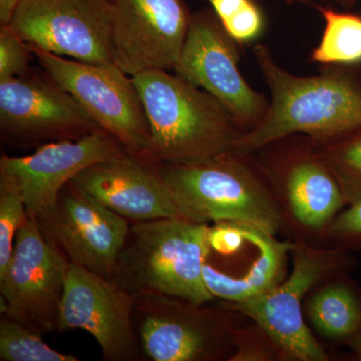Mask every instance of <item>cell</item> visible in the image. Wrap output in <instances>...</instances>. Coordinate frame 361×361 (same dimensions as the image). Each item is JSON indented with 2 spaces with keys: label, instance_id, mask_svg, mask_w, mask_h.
<instances>
[{
  "label": "cell",
  "instance_id": "17",
  "mask_svg": "<svg viewBox=\"0 0 361 361\" xmlns=\"http://www.w3.org/2000/svg\"><path fill=\"white\" fill-rule=\"evenodd\" d=\"M194 303L168 296L139 297L134 322L142 355L154 361L205 360L212 353V329Z\"/></svg>",
  "mask_w": 361,
  "mask_h": 361
},
{
  "label": "cell",
  "instance_id": "2",
  "mask_svg": "<svg viewBox=\"0 0 361 361\" xmlns=\"http://www.w3.org/2000/svg\"><path fill=\"white\" fill-rule=\"evenodd\" d=\"M133 80L151 130L149 163L206 160L234 151L245 134L215 97L176 73L152 68Z\"/></svg>",
  "mask_w": 361,
  "mask_h": 361
},
{
  "label": "cell",
  "instance_id": "15",
  "mask_svg": "<svg viewBox=\"0 0 361 361\" xmlns=\"http://www.w3.org/2000/svg\"><path fill=\"white\" fill-rule=\"evenodd\" d=\"M70 183L133 222L180 218L157 164L129 152L92 164Z\"/></svg>",
  "mask_w": 361,
  "mask_h": 361
},
{
  "label": "cell",
  "instance_id": "16",
  "mask_svg": "<svg viewBox=\"0 0 361 361\" xmlns=\"http://www.w3.org/2000/svg\"><path fill=\"white\" fill-rule=\"evenodd\" d=\"M326 270L317 254L299 252L290 276L283 283L247 300L234 304L235 310L257 322L272 341L299 360L323 361L326 353L303 320L301 300Z\"/></svg>",
  "mask_w": 361,
  "mask_h": 361
},
{
  "label": "cell",
  "instance_id": "24",
  "mask_svg": "<svg viewBox=\"0 0 361 361\" xmlns=\"http://www.w3.org/2000/svg\"><path fill=\"white\" fill-rule=\"evenodd\" d=\"M35 58L30 44L11 25L0 26V80L25 75Z\"/></svg>",
  "mask_w": 361,
  "mask_h": 361
},
{
  "label": "cell",
  "instance_id": "8",
  "mask_svg": "<svg viewBox=\"0 0 361 361\" xmlns=\"http://www.w3.org/2000/svg\"><path fill=\"white\" fill-rule=\"evenodd\" d=\"M70 261L28 217L16 234L11 262L0 277L1 313L45 336L59 331Z\"/></svg>",
  "mask_w": 361,
  "mask_h": 361
},
{
  "label": "cell",
  "instance_id": "23",
  "mask_svg": "<svg viewBox=\"0 0 361 361\" xmlns=\"http://www.w3.org/2000/svg\"><path fill=\"white\" fill-rule=\"evenodd\" d=\"M27 218L20 195L11 183L0 178V277L6 272L16 234Z\"/></svg>",
  "mask_w": 361,
  "mask_h": 361
},
{
  "label": "cell",
  "instance_id": "20",
  "mask_svg": "<svg viewBox=\"0 0 361 361\" xmlns=\"http://www.w3.org/2000/svg\"><path fill=\"white\" fill-rule=\"evenodd\" d=\"M308 313L315 329L329 338H345L361 330L360 299L343 284L330 285L318 292Z\"/></svg>",
  "mask_w": 361,
  "mask_h": 361
},
{
  "label": "cell",
  "instance_id": "30",
  "mask_svg": "<svg viewBox=\"0 0 361 361\" xmlns=\"http://www.w3.org/2000/svg\"><path fill=\"white\" fill-rule=\"evenodd\" d=\"M355 2H356V1H358V0H355Z\"/></svg>",
  "mask_w": 361,
  "mask_h": 361
},
{
  "label": "cell",
  "instance_id": "28",
  "mask_svg": "<svg viewBox=\"0 0 361 361\" xmlns=\"http://www.w3.org/2000/svg\"><path fill=\"white\" fill-rule=\"evenodd\" d=\"M284 1L288 4H306L317 1V0H284ZM329 1L336 2L339 6L346 7V8L355 6V0H329Z\"/></svg>",
  "mask_w": 361,
  "mask_h": 361
},
{
  "label": "cell",
  "instance_id": "14",
  "mask_svg": "<svg viewBox=\"0 0 361 361\" xmlns=\"http://www.w3.org/2000/svg\"><path fill=\"white\" fill-rule=\"evenodd\" d=\"M125 152L115 135L99 129L77 141L42 145L30 155H4L0 159V178L16 188L28 217L37 218L56 206L61 190L78 173Z\"/></svg>",
  "mask_w": 361,
  "mask_h": 361
},
{
  "label": "cell",
  "instance_id": "18",
  "mask_svg": "<svg viewBox=\"0 0 361 361\" xmlns=\"http://www.w3.org/2000/svg\"><path fill=\"white\" fill-rule=\"evenodd\" d=\"M286 189L294 215L311 227H322L343 203V193L334 176L312 159L292 166Z\"/></svg>",
  "mask_w": 361,
  "mask_h": 361
},
{
  "label": "cell",
  "instance_id": "19",
  "mask_svg": "<svg viewBox=\"0 0 361 361\" xmlns=\"http://www.w3.org/2000/svg\"><path fill=\"white\" fill-rule=\"evenodd\" d=\"M324 20L322 39L310 61L320 66L361 65V16L318 6Z\"/></svg>",
  "mask_w": 361,
  "mask_h": 361
},
{
  "label": "cell",
  "instance_id": "9",
  "mask_svg": "<svg viewBox=\"0 0 361 361\" xmlns=\"http://www.w3.org/2000/svg\"><path fill=\"white\" fill-rule=\"evenodd\" d=\"M9 25L56 56L116 65L110 0H23Z\"/></svg>",
  "mask_w": 361,
  "mask_h": 361
},
{
  "label": "cell",
  "instance_id": "11",
  "mask_svg": "<svg viewBox=\"0 0 361 361\" xmlns=\"http://www.w3.org/2000/svg\"><path fill=\"white\" fill-rule=\"evenodd\" d=\"M45 238L71 264L114 279L118 259L127 243L130 225L68 183L56 206L35 218Z\"/></svg>",
  "mask_w": 361,
  "mask_h": 361
},
{
  "label": "cell",
  "instance_id": "10",
  "mask_svg": "<svg viewBox=\"0 0 361 361\" xmlns=\"http://www.w3.org/2000/svg\"><path fill=\"white\" fill-rule=\"evenodd\" d=\"M135 301L137 297L115 279L70 263L58 332H89L108 361L141 360V344L134 322Z\"/></svg>",
  "mask_w": 361,
  "mask_h": 361
},
{
  "label": "cell",
  "instance_id": "5",
  "mask_svg": "<svg viewBox=\"0 0 361 361\" xmlns=\"http://www.w3.org/2000/svg\"><path fill=\"white\" fill-rule=\"evenodd\" d=\"M30 45L40 66L102 129L115 135L130 154L146 161L151 130L133 77L116 65L82 63Z\"/></svg>",
  "mask_w": 361,
  "mask_h": 361
},
{
  "label": "cell",
  "instance_id": "27",
  "mask_svg": "<svg viewBox=\"0 0 361 361\" xmlns=\"http://www.w3.org/2000/svg\"><path fill=\"white\" fill-rule=\"evenodd\" d=\"M23 0H0V26L9 25Z\"/></svg>",
  "mask_w": 361,
  "mask_h": 361
},
{
  "label": "cell",
  "instance_id": "12",
  "mask_svg": "<svg viewBox=\"0 0 361 361\" xmlns=\"http://www.w3.org/2000/svg\"><path fill=\"white\" fill-rule=\"evenodd\" d=\"M208 253L225 260L223 269L204 264V279L214 297L237 303L281 283L289 244L270 233L236 222H217L208 230Z\"/></svg>",
  "mask_w": 361,
  "mask_h": 361
},
{
  "label": "cell",
  "instance_id": "26",
  "mask_svg": "<svg viewBox=\"0 0 361 361\" xmlns=\"http://www.w3.org/2000/svg\"><path fill=\"white\" fill-rule=\"evenodd\" d=\"M332 231L348 238L361 240V197L338 216Z\"/></svg>",
  "mask_w": 361,
  "mask_h": 361
},
{
  "label": "cell",
  "instance_id": "25",
  "mask_svg": "<svg viewBox=\"0 0 361 361\" xmlns=\"http://www.w3.org/2000/svg\"><path fill=\"white\" fill-rule=\"evenodd\" d=\"M338 139H344V142L336 155V164L349 182L361 189V129Z\"/></svg>",
  "mask_w": 361,
  "mask_h": 361
},
{
  "label": "cell",
  "instance_id": "4",
  "mask_svg": "<svg viewBox=\"0 0 361 361\" xmlns=\"http://www.w3.org/2000/svg\"><path fill=\"white\" fill-rule=\"evenodd\" d=\"M228 152L206 160L157 164L182 219L236 222L275 234L281 218L255 175Z\"/></svg>",
  "mask_w": 361,
  "mask_h": 361
},
{
  "label": "cell",
  "instance_id": "1",
  "mask_svg": "<svg viewBox=\"0 0 361 361\" xmlns=\"http://www.w3.org/2000/svg\"><path fill=\"white\" fill-rule=\"evenodd\" d=\"M254 58L270 104L237 142L236 153L248 156L293 135L329 141L361 129V65L322 66L317 75L300 77L278 65L267 45L256 44Z\"/></svg>",
  "mask_w": 361,
  "mask_h": 361
},
{
  "label": "cell",
  "instance_id": "21",
  "mask_svg": "<svg viewBox=\"0 0 361 361\" xmlns=\"http://www.w3.org/2000/svg\"><path fill=\"white\" fill-rule=\"evenodd\" d=\"M42 334L33 331L13 317H0V360L78 361L77 356L65 355L49 348Z\"/></svg>",
  "mask_w": 361,
  "mask_h": 361
},
{
  "label": "cell",
  "instance_id": "3",
  "mask_svg": "<svg viewBox=\"0 0 361 361\" xmlns=\"http://www.w3.org/2000/svg\"><path fill=\"white\" fill-rule=\"evenodd\" d=\"M208 230L207 224L182 218L133 222L114 279L137 298L210 302L215 297L204 279Z\"/></svg>",
  "mask_w": 361,
  "mask_h": 361
},
{
  "label": "cell",
  "instance_id": "7",
  "mask_svg": "<svg viewBox=\"0 0 361 361\" xmlns=\"http://www.w3.org/2000/svg\"><path fill=\"white\" fill-rule=\"evenodd\" d=\"M239 45L226 32L212 8L201 9L192 13L173 71L215 97L246 133L263 120L270 99L252 89L242 75Z\"/></svg>",
  "mask_w": 361,
  "mask_h": 361
},
{
  "label": "cell",
  "instance_id": "22",
  "mask_svg": "<svg viewBox=\"0 0 361 361\" xmlns=\"http://www.w3.org/2000/svg\"><path fill=\"white\" fill-rule=\"evenodd\" d=\"M235 42L250 44L264 32V13L254 0H206Z\"/></svg>",
  "mask_w": 361,
  "mask_h": 361
},
{
  "label": "cell",
  "instance_id": "13",
  "mask_svg": "<svg viewBox=\"0 0 361 361\" xmlns=\"http://www.w3.org/2000/svg\"><path fill=\"white\" fill-rule=\"evenodd\" d=\"M116 65L134 77L173 71L186 40L192 13L184 0H110Z\"/></svg>",
  "mask_w": 361,
  "mask_h": 361
},
{
  "label": "cell",
  "instance_id": "6",
  "mask_svg": "<svg viewBox=\"0 0 361 361\" xmlns=\"http://www.w3.org/2000/svg\"><path fill=\"white\" fill-rule=\"evenodd\" d=\"M102 129L44 68L0 80L1 139L11 148L77 141Z\"/></svg>",
  "mask_w": 361,
  "mask_h": 361
},
{
  "label": "cell",
  "instance_id": "29",
  "mask_svg": "<svg viewBox=\"0 0 361 361\" xmlns=\"http://www.w3.org/2000/svg\"><path fill=\"white\" fill-rule=\"evenodd\" d=\"M355 348L356 351H357L358 355L361 356V336L356 338Z\"/></svg>",
  "mask_w": 361,
  "mask_h": 361
}]
</instances>
